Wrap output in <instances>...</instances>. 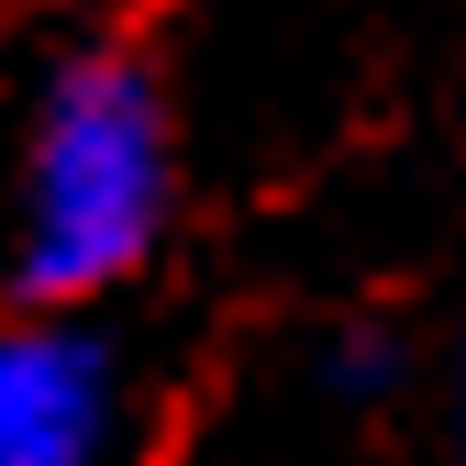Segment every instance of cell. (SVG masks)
Listing matches in <instances>:
<instances>
[{"label": "cell", "instance_id": "5b68a950", "mask_svg": "<svg viewBox=\"0 0 466 466\" xmlns=\"http://www.w3.org/2000/svg\"><path fill=\"white\" fill-rule=\"evenodd\" d=\"M0 12H78V0H0Z\"/></svg>", "mask_w": 466, "mask_h": 466}, {"label": "cell", "instance_id": "277c9868", "mask_svg": "<svg viewBox=\"0 0 466 466\" xmlns=\"http://www.w3.org/2000/svg\"><path fill=\"white\" fill-rule=\"evenodd\" d=\"M455 455H466V344H455Z\"/></svg>", "mask_w": 466, "mask_h": 466}, {"label": "cell", "instance_id": "7a4b0ae2", "mask_svg": "<svg viewBox=\"0 0 466 466\" xmlns=\"http://www.w3.org/2000/svg\"><path fill=\"white\" fill-rule=\"evenodd\" d=\"M123 344L89 311H0V466H123Z\"/></svg>", "mask_w": 466, "mask_h": 466}, {"label": "cell", "instance_id": "6da1fadb", "mask_svg": "<svg viewBox=\"0 0 466 466\" xmlns=\"http://www.w3.org/2000/svg\"><path fill=\"white\" fill-rule=\"evenodd\" d=\"M178 233V111L134 45H67L23 100L0 278L23 311H89Z\"/></svg>", "mask_w": 466, "mask_h": 466}, {"label": "cell", "instance_id": "3957f363", "mask_svg": "<svg viewBox=\"0 0 466 466\" xmlns=\"http://www.w3.org/2000/svg\"><path fill=\"white\" fill-rule=\"evenodd\" d=\"M389 367H400V344H389V333H333V344H322L333 400H378V389H389Z\"/></svg>", "mask_w": 466, "mask_h": 466}]
</instances>
